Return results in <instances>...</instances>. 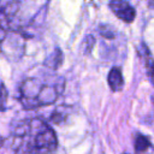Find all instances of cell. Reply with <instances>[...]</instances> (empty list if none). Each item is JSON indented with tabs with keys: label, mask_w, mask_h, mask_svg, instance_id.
Returning <instances> with one entry per match:
<instances>
[{
	"label": "cell",
	"mask_w": 154,
	"mask_h": 154,
	"mask_svg": "<svg viewBox=\"0 0 154 154\" xmlns=\"http://www.w3.org/2000/svg\"><path fill=\"white\" fill-rule=\"evenodd\" d=\"M57 147L54 130L40 118L20 120L11 131L13 154H53Z\"/></svg>",
	"instance_id": "cell-1"
},
{
	"label": "cell",
	"mask_w": 154,
	"mask_h": 154,
	"mask_svg": "<svg viewBox=\"0 0 154 154\" xmlns=\"http://www.w3.org/2000/svg\"><path fill=\"white\" fill-rule=\"evenodd\" d=\"M65 79L57 75H40L25 78L19 85L18 100L25 109L52 105L63 93Z\"/></svg>",
	"instance_id": "cell-2"
},
{
	"label": "cell",
	"mask_w": 154,
	"mask_h": 154,
	"mask_svg": "<svg viewBox=\"0 0 154 154\" xmlns=\"http://www.w3.org/2000/svg\"><path fill=\"white\" fill-rule=\"evenodd\" d=\"M18 8V0H0V43L10 34H22L14 24Z\"/></svg>",
	"instance_id": "cell-3"
},
{
	"label": "cell",
	"mask_w": 154,
	"mask_h": 154,
	"mask_svg": "<svg viewBox=\"0 0 154 154\" xmlns=\"http://www.w3.org/2000/svg\"><path fill=\"white\" fill-rule=\"evenodd\" d=\"M109 8L119 19H122L125 23H131L135 19L136 11L125 0H111Z\"/></svg>",
	"instance_id": "cell-4"
},
{
	"label": "cell",
	"mask_w": 154,
	"mask_h": 154,
	"mask_svg": "<svg viewBox=\"0 0 154 154\" xmlns=\"http://www.w3.org/2000/svg\"><path fill=\"white\" fill-rule=\"evenodd\" d=\"M108 84L111 87V89L113 91H118L123 88L124 85V79H123V75H122V70L119 67H112L108 77H107Z\"/></svg>",
	"instance_id": "cell-5"
},
{
	"label": "cell",
	"mask_w": 154,
	"mask_h": 154,
	"mask_svg": "<svg viewBox=\"0 0 154 154\" xmlns=\"http://www.w3.org/2000/svg\"><path fill=\"white\" fill-rule=\"evenodd\" d=\"M134 148H135L136 154H149V152L153 149V146H152V143L147 136L137 134L135 136Z\"/></svg>",
	"instance_id": "cell-6"
},
{
	"label": "cell",
	"mask_w": 154,
	"mask_h": 154,
	"mask_svg": "<svg viewBox=\"0 0 154 154\" xmlns=\"http://www.w3.org/2000/svg\"><path fill=\"white\" fill-rule=\"evenodd\" d=\"M143 57H144V63H146V69H147V73L150 77L152 83L154 84V59H152L149 51L147 49L146 46H143Z\"/></svg>",
	"instance_id": "cell-7"
},
{
	"label": "cell",
	"mask_w": 154,
	"mask_h": 154,
	"mask_svg": "<svg viewBox=\"0 0 154 154\" xmlns=\"http://www.w3.org/2000/svg\"><path fill=\"white\" fill-rule=\"evenodd\" d=\"M61 60H63V54H61L60 49H55V52L46 60L45 64L48 65V67H51V69H57L60 65Z\"/></svg>",
	"instance_id": "cell-8"
},
{
	"label": "cell",
	"mask_w": 154,
	"mask_h": 154,
	"mask_svg": "<svg viewBox=\"0 0 154 154\" xmlns=\"http://www.w3.org/2000/svg\"><path fill=\"white\" fill-rule=\"evenodd\" d=\"M7 99H8V91H7L4 82L0 79V112L6 109V107H7Z\"/></svg>",
	"instance_id": "cell-9"
},
{
	"label": "cell",
	"mask_w": 154,
	"mask_h": 154,
	"mask_svg": "<svg viewBox=\"0 0 154 154\" xmlns=\"http://www.w3.org/2000/svg\"><path fill=\"white\" fill-rule=\"evenodd\" d=\"M100 32H101V35L102 36H105V37H107V38H113L114 37V32L113 31H109V28L106 25H101L100 26Z\"/></svg>",
	"instance_id": "cell-10"
},
{
	"label": "cell",
	"mask_w": 154,
	"mask_h": 154,
	"mask_svg": "<svg viewBox=\"0 0 154 154\" xmlns=\"http://www.w3.org/2000/svg\"><path fill=\"white\" fill-rule=\"evenodd\" d=\"M4 143H5V138H4V137L0 135V148L4 146Z\"/></svg>",
	"instance_id": "cell-11"
},
{
	"label": "cell",
	"mask_w": 154,
	"mask_h": 154,
	"mask_svg": "<svg viewBox=\"0 0 154 154\" xmlns=\"http://www.w3.org/2000/svg\"><path fill=\"white\" fill-rule=\"evenodd\" d=\"M147 2L149 5V7H154V0H147Z\"/></svg>",
	"instance_id": "cell-12"
},
{
	"label": "cell",
	"mask_w": 154,
	"mask_h": 154,
	"mask_svg": "<svg viewBox=\"0 0 154 154\" xmlns=\"http://www.w3.org/2000/svg\"><path fill=\"white\" fill-rule=\"evenodd\" d=\"M125 154H126V153H125Z\"/></svg>",
	"instance_id": "cell-13"
}]
</instances>
